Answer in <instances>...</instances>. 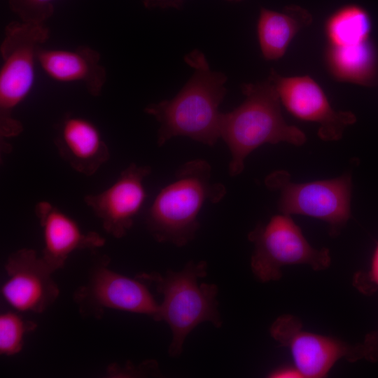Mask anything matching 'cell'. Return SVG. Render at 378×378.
<instances>
[{
    "mask_svg": "<svg viewBox=\"0 0 378 378\" xmlns=\"http://www.w3.org/2000/svg\"><path fill=\"white\" fill-rule=\"evenodd\" d=\"M35 213L43 231L41 257L54 272L64 267L75 251L94 249L105 244L99 234L83 232L76 220L49 202H38Z\"/></svg>",
    "mask_w": 378,
    "mask_h": 378,
    "instance_id": "cell-13",
    "label": "cell"
},
{
    "mask_svg": "<svg viewBox=\"0 0 378 378\" xmlns=\"http://www.w3.org/2000/svg\"><path fill=\"white\" fill-rule=\"evenodd\" d=\"M241 88L245 99L232 111L223 113L221 124L220 138L231 153L232 176L243 172L247 156L263 144L302 146L307 140L303 131L285 121L279 97L268 79L244 83Z\"/></svg>",
    "mask_w": 378,
    "mask_h": 378,
    "instance_id": "cell-2",
    "label": "cell"
},
{
    "mask_svg": "<svg viewBox=\"0 0 378 378\" xmlns=\"http://www.w3.org/2000/svg\"><path fill=\"white\" fill-rule=\"evenodd\" d=\"M225 194V187L211 180V167L206 160L187 162L156 196L146 216L147 228L159 242L185 246L195 238L204 204L217 203Z\"/></svg>",
    "mask_w": 378,
    "mask_h": 378,
    "instance_id": "cell-3",
    "label": "cell"
},
{
    "mask_svg": "<svg viewBox=\"0 0 378 378\" xmlns=\"http://www.w3.org/2000/svg\"><path fill=\"white\" fill-rule=\"evenodd\" d=\"M109 258L102 257L90 270L86 283L76 289L74 299L80 314L99 318L106 309L146 314L154 319L159 305L146 284L108 267Z\"/></svg>",
    "mask_w": 378,
    "mask_h": 378,
    "instance_id": "cell-8",
    "label": "cell"
},
{
    "mask_svg": "<svg viewBox=\"0 0 378 378\" xmlns=\"http://www.w3.org/2000/svg\"><path fill=\"white\" fill-rule=\"evenodd\" d=\"M324 62L336 80L369 88L378 85V51L371 39L351 46L328 44Z\"/></svg>",
    "mask_w": 378,
    "mask_h": 378,
    "instance_id": "cell-17",
    "label": "cell"
},
{
    "mask_svg": "<svg viewBox=\"0 0 378 378\" xmlns=\"http://www.w3.org/2000/svg\"><path fill=\"white\" fill-rule=\"evenodd\" d=\"M193 74L172 99L150 104L144 112L159 122L157 142L183 136L212 146L220 138L223 113L218 108L227 89V76L211 70L205 55L195 49L184 57Z\"/></svg>",
    "mask_w": 378,
    "mask_h": 378,
    "instance_id": "cell-1",
    "label": "cell"
},
{
    "mask_svg": "<svg viewBox=\"0 0 378 378\" xmlns=\"http://www.w3.org/2000/svg\"><path fill=\"white\" fill-rule=\"evenodd\" d=\"M312 20V14L297 5L287 6L281 11L260 8L257 34L263 57L269 61L281 58L295 35Z\"/></svg>",
    "mask_w": 378,
    "mask_h": 378,
    "instance_id": "cell-16",
    "label": "cell"
},
{
    "mask_svg": "<svg viewBox=\"0 0 378 378\" xmlns=\"http://www.w3.org/2000/svg\"><path fill=\"white\" fill-rule=\"evenodd\" d=\"M38 64L51 79L60 83H82L92 96H99L106 81L100 54L81 46L75 50L41 48Z\"/></svg>",
    "mask_w": 378,
    "mask_h": 378,
    "instance_id": "cell-15",
    "label": "cell"
},
{
    "mask_svg": "<svg viewBox=\"0 0 378 378\" xmlns=\"http://www.w3.org/2000/svg\"><path fill=\"white\" fill-rule=\"evenodd\" d=\"M148 166L130 164L106 190L86 195L84 201L102 221L104 229L114 237H124L131 229L146 197L144 179Z\"/></svg>",
    "mask_w": 378,
    "mask_h": 378,
    "instance_id": "cell-12",
    "label": "cell"
},
{
    "mask_svg": "<svg viewBox=\"0 0 378 378\" xmlns=\"http://www.w3.org/2000/svg\"><path fill=\"white\" fill-rule=\"evenodd\" d=\"M186 0H142L145 8H181Z\"/></svg>",
    "mask_w": 378,
    "mask_h": 378,
    "instance_id": "cell-24",
    "label": "cell"
},
{
    "mask_svg": "<svg viewBox=\"0 0 378 378\" xmlns=\"http://www.w3.org/2000/svg\"><path fill=\"white\" fill-rule=\"evenodd\" d=\"M267 79L290 114L318 125V136L323 141L340 139L345 129L356 121L351 111L335 110L319 84L308 75L282 76L271 69Z\"/></svg>",
    "mask_w": 378,
    "mask_h": 378,
    "instance_id": "cell-10",
    "label": "cell"
},
{
    "mask_svg": "<svg viewBox=\"0 0 378 378\" xmlns=\"http://www.w3.org/2000/svg\"><path fill=\"white\" fill-rule=\"evenodd\" d=\"M270 332L280 346L290 351L294 365L303 378L325 377L342 358L351 363L363 359L361 343L351 344L306 331L300 320L290 314L279 316L270 326Z\"/></svg>",
    "mask_w": 378,
    "mask_h": 378,
    "instance_id": "cell-9",
    "label": "cell"
},
{
    "mask_svg": "<svg viewBox=\"0 0 378 378\" xmlns=\"http://www.w3.org/2000/svg\"><path fill=\"white\" fill-rule=\"evenodd\" d=\"M248 239L254 246L251 270L261 282L279 280L286 265H307L318 271L331 262L329 250L314 248L290 215L281 213L258 224Z\"/></svg>",
    "mask_w": 378,
    "mask_h": 378,
    "instance_id": "cell-6",
    "label": "cell"
},
{
    "mask_svg": "<svg viewBox=\"0 0 378 378\" xmlns=\"http://www.w3.org/2000/svg\"><path fill=\"white\" fill-rule=\"evenodd\" d=\"M158 370V363L155 360H147L138 366L130 364L123 367H120L118 364L111 365L106 370V374L113 377H134V375L139 377V375L159 374Z\"/></svg>",
    "mask_w": 378,
    "mask_h": 378,
    "instance_id": "cell-22",
    "label": "cell"
},
{
    "mask_svg": "<svg viewBox=\"0 0 378 378\" xmlns=\"http://www.w3.org/2000/svg\"><path fill=\"white\" fill-rule=\"evenodd\" d=\"M353 285L358 291L366 295L378 290V242L373 251L368 269L358 272L354 276Z\"/></svg>",
    "mask_w": 378,
    "mask_h": 378,
    "instance_id": "cell-21",
    "label": "cell"
},
{
    "mask_svg": "<svg viewBox=\"0 0 378 378\" xmlns=\"http://www.w3.org/2000/svg\"><path fill=\"white\" fill-rule=\"evenodd\" d=\"M36 323L26 319L21 312L8 311L0 314V354L11 356L23 348L27 333L34 330Z\"/></svg>",
    "mask_w": 378,
    "mask_h": 378,
    "instance_id": "cell-19",
    "label": "cell"
},
{
    "mask_svg": "<svg viewBox=\"0 0 378 378\" xmlns=\"http://www.w3.org/2000/svg\"><path fill=\"white\" fill-rule=\"evenodd\" d=\"M55 0H8L10 9L20 20L34 24H45L54 13Z\"/></svg>",
    "mask_w": 378,
    "mask_h": 378,
    "instance_id": "cell-20",
    "label": "cell"
},
{
    "mask_svg": "<svg viewBox=\"0 0 378 378\" xmlns=\"http://www.w3.org/2000/svg\"><path fill=\"white\" fill-rule=\"evenodd\" d=\"M4 269L7 279L1 293L14 310L40 314L59 297V287L52 277L54 272L34 250L23 248L11 253Z\"/></svg>",
    "mask_w": 378,
    "mask_h": 378,
    "instance_id": "cell-11",
    "label": "cell"
},
{
    "mask_svg": "<svg viewBox=\"0 0 378 378\" xmlns=\"http://www.w3.org/2000/svg\"><path fill=\"white\" fill-rule=\"evenodd\" d=\"M55 144L59 156L74 169L94 174L109 159L108 148L91 121L69 115L61 122Z\"/></svg>",
    "mask_w": 378,
    "mask_h": 378,
    "instance_id": "cell-14",
    "label": "cell"
},
{
    "mask_svg": "<svg viewBox=\"0 0 378 378\" xmlns=\"http://www.w3.org/2000/svg\"><path fill=\"white\" fill-rule=\"evenodd\" d=\"M205 261L188 262L179 272L168 270L162 275L155 272H142L136 277L155 286L163 300L154 320L166 322L172 333L168 353L178 357L183 351L188 334L200 323L208 321L215 327L222 326L218 309L216 285L202 283L198 279L206 275Z\"/></svg>",
    "mask_w": 378,
    "mask_h": 378,
    "instance_id": "cell-4",
    "label": "cell"
},
{
    "mask_svg": "<svg viewBox=\"0 0 378 378\" xmlns=\"http://www.w3.org/2000/svg\"><path fill=\"white\" fill-rule=\"evenodd\" d=\"M372 20L363 7L354 4L344 5L326 19L324 31L328 44L351 46L370 39Z\"/></svg>",
    "mask_w": 378,
    "mask_h": 378,
    "instance_id": "cell-18",
    "label": "cell"
},
{
    "mask_svg": "<svg viewBox=\"0 0 378 378\" xmlns=\"http://www.w3.org/2000/svg\"><path fill=\"white\" fill-rule=\"evenodd\" d=\"M267 188L279 192L281 213L303 215L327 223L337 235L351 216L352 178L350 174L306 183L292 181L289 173L277 170L265 179Z\"/></svg>",
    "mask_w": 378,
    "mask_h": 378,
    "instance_id": "cell-7",
    "label": "cell"
},
{
    "mask_svg": "<svg viewBox=\"0 0 378 378\" xmlns=\"http://www.w3.org/2000/svg\"><path fill=\"white\" fill-rule=\"evenodd\" d=\"M269 377L272 378H303V376L298 368L293 366H284L272 370L269 374Z\"/></svg>",
    "mask_w": 378,
    "mask_h": 378,
    "instance_id": "cell-25",
    "label": "cell"
},
{
    "mask_svg": "<svg viewBox=\"0 0 378 378\" xmlns=\"http://www.w3.org/2000/svg\"><path fill=\"white\" fill-rule=\"evenodd\" d=\"M225 1H229V2H239L243 0H225Z\"/></svg>",
    "mask_w": 378,
    "mask_h": 378,
    "instance_id": "cell-26",
    "label": "cell"
},
{
    "mask_svg": "<svg viewBox=\"0 0 378 378\" xmlns=\"http://www.w3.org/2000/svg\"><path fill=\"white\" fill-rule=\"evenodd\" d=\"M361 344L363 359L371 362L378 361V330L368 334Z\"/></svg>",
    "mask_w": 378,
    "mask_h": 378,
    "instance_id": "cell-23",
    "label": "cell"
},
{
    "mask_svg": "<svg viewBox=\"0 0 378 378\" xmlns=\"http://www.w3.org/2000/svg\"><path fill=\"white\" fill-rule=\"evenodd\" d=\"M50 36L45 24L8 23L0 46V136L4 140L23 130L14 111L30 93L35 80L38 52Z\"/></svg>",
    "mask_w": 378,
    "mask_h": 378,
    "instance_id": "cell-5",
    "label": "cell"
}]
</instances>
